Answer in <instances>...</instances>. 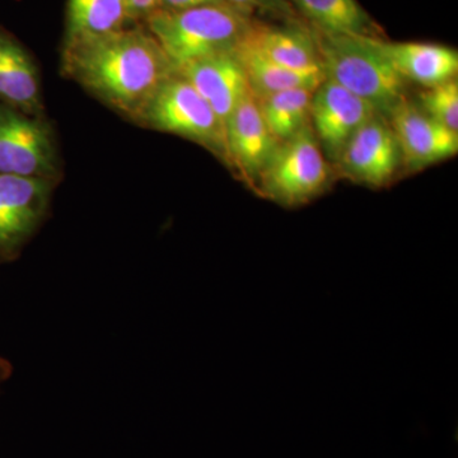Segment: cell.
<instances>
[{
    "mask_svg": "<svg viewBox=\"0 0 458 458\" xmlns=\"http://www.w3.org/2000/svg\"><path fill=\"white\" fill-rule=\"evenodd\" d=\"M63 71L134 123L159 87L176 73L170 57L144 26H126L63 47Z\"/></svg>",
    "mask_w": 458,
    "mask_h": 458,
    "instance_id": "obj_1",
    "label": "cell"
},
{
    "mask_svg": "<svg viewBox=\"0 0 458 458\" xmlns=\"http://www.w3.org/2000/svg\"><path fill=\"white\" fill-rule=\"evenodd\" d=\"M255 18L229 4L157 11L144 23L174 69L201 57L231 53L245 41Z\"/></svg>",
    "mask_w": 458,
    "mask_h": 458,
    "instance_id": "obj_2",
    "label": "cell"
},
{
    "mask_svg": "<svg viewBox=\"0 0 458 458\" xmlns=\"http://www.w3.org/2000/svg\"><path fill=\"white\" fill-rule=\"evenodd\" d=\"M312 31L325 78L369 102L385 117L405 101V81L377 50L373 38Z\"/></svg>",
    "mask_w": 458,
    "mask_h": 458,
    "instance_id": "obj_3",
    "label": "cell"
},
{
    "mask_svg": "<svg viewBox=\"0 0 458 458\" xmlns=\"http://www.w3.org/2000/svg\"><path fill=\"white\" fill-rule=\"evenodd\" d=\"M327 162L310 123L279 144L254 191L286 208L310 203L330 185Z\"/></svg>",
    "mask_w": 458,
    "mask_h": 458,
    "instance_id": "obj_4",
    "label": "cell"
},
{
    "mask_svg": "<svg viewBox=\"0 0 458 458\" xmlns=\"http://www.w3.org/2000/svg\"><path fill=\"white\" fill-rule=\"evenodd\" d=\"M137 123L194 141L229 167L225 123L177 72L159 87Z\"/></svg>",
    "mask_w": 458,
    "mask_h": 458,
    "instance_id": "obj_5",
    "label": "cell"
},
{
    "mask_svg": "<svg viewBox=\"0 0 458 458\" xmlns=\"http://www.w3.org/2000/svg\"><path fill=\"white\" fill-rule=\"evenodd\" d=\"M0 174L55 180L59 153L49 123L0 102Z\"/></svg>",
    "mask_w": 458,
    "mask_h": 458,
    "instance_id": "obj_6",
    "label": "cell"
},
{
    "mask_svg": "<svg viewBox=\"0 0 458 458\" xmlns=\"http://www.w3.org/2000/svg\"><path fill=\"white\" fill-rule=\"evenodd\" d=\"M55 180L0 174V258L13 259L49 210Z\"/></svg>",
    "mask_w": 458,
    "mask_h": 458,
    "instance_id": "obj_7",
    "label": "cell"
},
{
    "mask_svg": "<svg viewBox=\"0 0 458 458\" xmlns=\"http://www.w3.org/2000/svg\"><path fill=\"white\" fill-rule=\"evenodd\" d=\"M343 177L384 188L393 182L401 165V153L387 117L377 114L355 132L335 164Z\"/></svg>",
    "mask_w": 458,
    "mask_h": 458,
    "instance_id": "obj_8",
    "label": "cell"
},
{
    "mask_svg": "<svg viewBox=\"0 0 458 458\" xmlns=\"http://www.w3.org/2000/svg\"><path fill=\"white\" fill-rule=\"evenodd\" d=\"M377 114L369 102L325 78L313 90L311 126L327 161L335 164L352 135Z\"/></svg>",
    "mask_w": 458,
    "mask_h": 458,
    "instance_id": "obj_9",
    "label": "cell"
},
{
    "mask_svg": "<svg viewBox=\"0 0 458 458\" xmlns=\"http://www.w3.org/2000/svg\"><path fill=\"white\" fill-rule=\"evenodd\" d=\"M387 120L399 144L401 165L409 172L424 170L457 155L458 132L428 116L415 102L406 98Z\"/></svg>",
    "mask_w": 458,
    "mask_h": 458,
    "instance_id": "obj_10",
    "label": "cell"
},
{
    "mask_svg": "<svg viewBox=\"0 0 458 458\" xmlns=\"http://www.w3.org/2000/svg\"><path fill=\"white\" fill-rule=\"evenodd\" d=\"M229 167L252 190L276 153L279 141L262 119L251 90L240 102L225 123Z\"/></svg>",
    "mask_w": 458,
    "mask_h": 458,
    "instance_id": "obj_11",
    "label": "cell"
},
{
    "mask_svg": "<svg viewBox=\"0 0 458 458\" xmlns=\"http://www.w3.org/2000/svg\"><path fill=\"white\" fill-rule=\"evenodd\" d=\"M176 72L209 104L225 128L231 114L250 92L245 69L236 50L186 63Z\"/></svg>",
    "mask_w": 458,
    "mask_h": 458,
    "instance_id": "obj_12",
    "label": "cell"
},
{
    "mask_svg": "<svg viewBox=\"0 0 458 458\" xmlns=\"http://www.w3.org/2000/svg\"><path fill=\"white\" fill-rule=\"evenodd\" d=\"M373 44L405 82L429 89L456 80L458 53L452 47L427 42H391L385 38H373Z\"/></svg>",
    "mask_w": 458,
    "mask_h": 458,
    "instance_id": "obj_13",
    "label": "cell"
},
{
    "mask_svg": "<svg viewBox=\"0 0 458 458\" xmlns=\"http://www.w3.org/2000/svg\"><path fill=\"white\" fill-rule=\"evenodd\" d=\"M247 44L276 64L301 72H322L315 35L307 23L291 21L267 25L255 20Z\"/></svg>",
    "mask_w": 458,
    "mask_h": 458,
    "instance_id": "obj_14",
    "label": "cell"
},
{
    "mask_svg": "<svg viewBox=\"0 0 458 458\" xmlns=\"http://www.w3.org/2000/svg\"><path fill=\"white\" fill-rule=\"evenodd\" d=\"M0 102L30 116L42 113L40 75L25 47L0 30Z\"/></svg>",
    "mask_w": 458,
    "mask_h": 458,
    "instance_id": "obj_15",
    "label": "cell"
},
{
    "mask_svg": "<svg viewBox=\"0 0 458 458\" xmlns=\"http://www.w3.org/2000/svg\"><path fill=\"white\" fill-rule=\"evenodd\" d=\"M318 31L355 38H384V30L358 0H286Z\"/></svg>",
    "mask_w": 458,
    "mask_h": 458,
    "instance_id": "obj_16",
    "label": "cell"
},
{
    "mask_svg": "<svg viewBox=\"0 0 458 458\" xmlns=\"http://www.w3.org/2000/svg\"><path fill=\"white\" fill-rule=\"evenodd\" d=\"M246 40V38H245ZM255 98L294 89H316L325 80L324 72H301L276 64L243 41L236 49Z\"/></svg>",
    "mask_w": 458,
    "mask_h": 458,
    "instance_id": "obj_17",
    "label": "cell"
},
{
    "mask_svg": "<svg viewBox=\"0 0 458 458\" xmlns=\"http://www.w3.org/2000/svg\"><path fill=\"white\" fill-rule=\"evenodd\" d=\"M128 26L123 0H68L63 47Z\"/></svg>",
    "mask_w": 458,
    "mask_h": 458,
    "instance_id": "obj_18",
    "label": "cell"
},
{
    "mask_svg": "<svg viewBox=\"0 0 458 458\" xmlns=\"http://www.w3.org/2000/svg\"><path fill=\"white\" fill-rule=\"evenodd\" d=\"M313 90L294 89L256 98L267 129L279 143L311 123Z\"/></svg>",
    "mask_w": 458,
    "mask_h": 458,
    "instance_id": "obj_19",
    "label": "cell"
},
{
    "mask_svg": "<svg viewBox=\"0 0 458 458\" xmlns=\"http://www.w3.org/2000/svg\"><path fill=\"white\" fill-rule=\"evenodd\" d=\"M418 107L437 123L458 132V83L450 82L429 87L419 93Z\"/></svg>",
    "mask_w": 458,
    "mask_h": 458,
    "instance_id": "obj_20",
    "label": "cell"
},
{
    "mask_svg": "<svg viewBox=\"0 0 458 458\" xmlns=\"http://www.w3.org/2000/svg\"><path fill=\"white\" fill-rule=\"evenodd\" d=\"M227 3L231 7L251 17H254L256 13L292 17V13H293V9L286 0H227Z\"/></svg>",
    "mask_w": 458,
    "mask_h": 458,
    "instance_id": "obj_21",
    "label": "cell"
},
{
    "mask_svg": "<svg viewBox=\"0 0 458 458\" xmlns=\"http://www.w3.org/2000/svg\"><path fill=\"white\" fill-rule=\"evenodd\" d=\"M128 25L143 26L150 16L159 11V0H123Z\"/></svg>",
    "mask_w": 458,
    "mask_h": 458,
    "instance_id": "obj_22",
    "label": "cell"
},
{
    "mask_svg": "<svg viewBox=\"0 0 458 458\" xmlns=\"http://www.w3.org/2000/svg\"><path fill=\"white\" fill-rule=\"evenodd\" d=\"M219 4H228L227 0H159V11H183Z\"/></svg>",
    "mask_w": 458,
    "mask_h": 458,
    "instance_id": "obj_23",
    "label": "cell"
}]
</instances>
